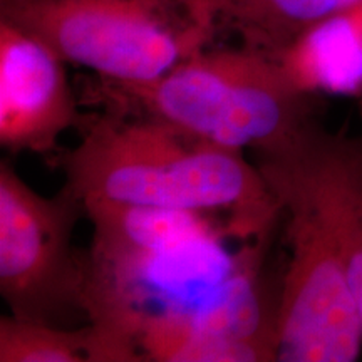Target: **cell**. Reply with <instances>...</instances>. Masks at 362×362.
<instances>
[{
  "mask_svg": "<svg viewBox=\"0 0 362 362\" xmlns=\"http://www.w3.org/2000/svg\"><path fill=\"white\" fill-rule=\"evenodd\" d=\"M362 6V0H218L221 30L282 61L309 30Z\"/></svg>",
  "mask_w": 362,
  "mask_h": 362,
  "instance_id": "obj_7",
  "label": "cell"
},
{
  "mask_svg": "<svg viewBox=\"0 0 362 362\" xmlns=\"http://www.w3.org/2000/svg\"><path fill=\"white\" fill-rule=\"evenodd\" d=\"M78 128V146L57 158L84 203L194 211L242 238L270 235L280 221L277 200L243 151L116 110L83 116Z\"/></svg>",
  "mask_w": 362,
  "mask_h": 362,
  "instance_id": "obj_1",
  "label": "cell"
},
{
  "mask_svg": "<svg viewBox=\"0 0 362 362\" xmlns=\"http://www.w3.org/2000/svg\"><path fill=\"white\" fill-rule=\"evenodd\" d=\"M83 216L84 202L67 183L42 197L11 163H0V293L16 319L56 327L90 322L86 253L72 245Z\"/></svg>",
  "mask_w": 362,
  "mask_h": 362,
  "instance_id": "obj_5",
  "label": "cell"
},
{
  "mask_svg": "<svg viewBox=\"0 0 362 362\" xmlns=\"http://www.w3.org/2000/svg\"><path fill=\"white\" fill-rule=\"evenodd\" d=\"M0 362H143L129 339L101 324L56 327L4 315Z\"/></svg>",
  "mask_w": 362,
  "mask_h": 362,
  "instance_id": "obj_8",
  "label": "cell"
},
{
  "mask_svg": "<svg viewBox=\"0 0 362 362\" xmlns=\"http://www.w3.org/2000/svg\"><path fill=\"white\" fill-rule=\"evenodd\" d=\"M332 136L317 121L296 138L250 151L285 221L288 260L279 287L280 362H352L362 351V324L347 284L337 218Z\"/></svg>",
  "mask_w": 362,
  "mask_h": 362,
  "instance_id": "obj_2",
  "label": "cell"
},
{
  "mask_svg": "<svg viewBox=\"0 0 362 362\" xmlns=\"http://www.w3.org/2000/svg\"><path fill=\"white\" fill-rule=\"evenodd\" d=\"M309 84L284 62L250 47H208L148 83L89 79L103 110L146 116L202 141L253 151L296 138L317 123Z\"/></svg>",
  "mask_w": 362,
  "mask_h": 362,
  "instance_id": "obj_3",
  "label": "cell"
},
{
  "mask_svg": "<svg viewBox=\"0 0 362 362\" xmlns=\"http://www.w3.org/2000/svg\"><path fill=\"white\" fill-rule=\"evenodd\" d=\"M0 21L69 64L115 83H148L211 47L218 0H0Z\"/></svg>",
  "mask_w": 362,
  "mask_h": 362,
  "instance_id": "obj_4",
  "label": "cell"
},
{
  "mask_svg": "<svg viewBox=\"0 0 362 362\" xmlns=\"http://www.w3.org/2000/svg\"><path fill=\"white\" fill-rule=\"evenodd\" d=\"M334 187L347 284L362 324V138L337 136Z\"/></svg>",
  "mask_w": 362,
  "mask_h": 362,
  "instance_id": "obj_9",
  "label": "cell"
},
{
  "mask_svg": "<svg viewBox=\"0 0 362 362\" xmlns=\"http://www.w3.org/2000/svg\"><path fill=\"white\" fill-rule=\"evenodd\" d=\"M66 64L39 37L0 21V144L8 151L51 155L79 126Z\"/></svg>",
  "mask_w": 362,
  "mask_h": 362,
  "instance_id": "obj_6",
  "label": "cell"
}]
</instances>
